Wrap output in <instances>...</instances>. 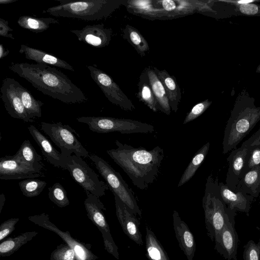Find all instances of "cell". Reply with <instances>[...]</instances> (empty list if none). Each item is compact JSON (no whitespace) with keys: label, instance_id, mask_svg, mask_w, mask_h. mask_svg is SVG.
Segmentation results:
<instances>
[{"label":"cell","instance_id":"ee69618b","mask_svg":"<svg viewBox=\"0 0 260 260\" xmlns=\"http://www.w3.org/2000/svg\"><path fill=\"white\" fill-rule=\"evenodd\" d=\"M10 53L8 49H6L2 44H0V59H3L6 57Z\"/></svg>","mask_w":260,"mask_h":260},{"label":"cell","instance_id":"836d02e7","mask_svg":"<svg viewBox=\"0 0 260 260\" xmlns=\"http://www.w3.org/2000/svg\"><path fill=\"white\" fill-rule=\"evenodd\" d=\"M48 197L59 207H65L70 204L66 190L58 182L54 183L49 188Z\"/></svg>","mask_w":260,"mask_h":260},{"label":"cell","instance_id":"7a4b0ae2","mask_svg":"<svg viewBox=\"0 0 260 260\" xmlns=\"http://www.w3.org/2000/svg\"><path fill=\"white\" fill-rule=\"evenodd\" d=\"M117 148L107 154L128 175L133 184L142 190L147 189L157 178L164 158L162 148L157 146L148 150L139 147L115 141Z\"/></svg>","mask_w":260,"mask_h":260},{"label":"cell","instance_id":"ffe728a7","mask_svg":"<svg viewBox=\"0 0 260 260\" xmlns=\"http://www.w3.org/2000/svg\"><path fill=\"white\" fill-rule=\"evenodd\" d=\"M173 224L180 249L188 260H193L196 249L194 236L187 224L175 210L173 213Z\"/></svg>","mask_w":260,"mask_h":260},{"label":"cell","instance_id":"7c38bea8","mask_svg":"<svg viewBox=\"0 0 260 260\" xmlns=\"http://www.w3.org/2000/svg\"><path fill=\"white\" fill-rule=\"evenodd\" d=\"M28 220L36 225L53 232L59 236L63 241L74 251L76 260H96L98 256L93 254L90 248L85 244L73 238L69 231H62L49 218V215L45 213L30 216Z\"/></svg>","mask_w":260,"mask_h":260},{"label":"cell","instance_id":"7bdbcfd3","mask_svg":"<svg viewBox=\"0 0 260 260\" xmlns=\"http://www.w3.org/2000/svg\"><path fill=\"white\" fill-rule=\"evenodd\" d=\"M164 9L167 11H172L176 9V4L171 0L160 1Z\"/></svg>","mask_w":260,"mask_h":260},{"label":"cell","instance_id":"74e56055","mask_svg":"<svg viewBox=\"0 0 260 260\" xmlns=\"http://www.w3.org/2000/svg\"><path fill=\"white\" fill-rule=\"evenodd\" d=\"M211 104V102L206 100L194 105L187 114L183 124H186L198 118L205 111Z\"/></svg>","mask_w":260,"mask_h":260},{"label":"cell","instance_id":"d6a6232c","mask_svg":"<svg viewBox=\"0 0 260 260\" xmlns=\"http://www.w3.org/2000/svg\"><path fill=\"white\" fill-rule=\"evenodd\" d=\"M18 185L24 196L32 198L39 195L46 186L47 183L45 181L29 178L20 181Z\"/></svg>","mask_w":260,"mask_h":260},{"label":"cell","instance_id":"9c48e42d","mask_svg":"<svg viewBox=\"0 0 260 260\" xmlns=\"http://www.w3.org/2000/svg\"><path fill=\"white\" fill-rule=\"evenodd\" d=\"M67 170L85 191L99 198L104 196L109 189L107 183L99 179L98 175L87 164L75 154L69 157Z\"/></svg>","mask_w":260,"mask_h":260},{"label":"cell","instance_id":"bcb514c9","mask_svg":"<svg viewBox=\"0 0 260 260\" xmlns=\"http://www.w3.org/2000/svg\"><path fill=\"white\" fill-rule=\"evenodd\" d=\"M5 202V196L4 193H1L0 195V213L2 212L3 207Z\"/></svg>","mask_w":260,"mask_h":260},{"label":"cell","instance_id":"d4e9b609","mask_svg":"<svg viewBox=\"0 0 260 260\" xmlns=\"http://www.w3.org/2000/svg\"><path fill=\"white\" fill-rule=\"evenodd\" d=\"M16 89L27 114L32 119L42 116V107L44 103L36 99L27 89L14 80Z\"/></svg>","mask_w":260,"mask_h":260},{"label":"cell","instance_id":"484cf974","mask_svg":"<svg viewBox=\"0 0 260 260\" xmlns=\"http://www.w3.org/2000/svg\"><path fill=\"white\" fill-rule=\"evenodd\" d=\"M17 23L24 29L35 33H40L48 29L51 24H58L59 21L52 17L23 15L19 17Z\"/></svg>","mask_w":260,"mask_h":260},{"label":"cell","instance_id":"8d00e7d4","mask_svg":"<svg viewBox=\"0 0 260 260\" xmlns=\"http://www.w3.org/2000/svg\"><path fill=\"white\" fill-rule=\"evenodd\" d=\"M243 260H260V238L256 243L249 240L244 246Z\"/></svg>","mask_w":260,"mask_h":260},{"label":"cell","instance_id":"d6986e66","mask_svg":"<svg viewBox=\"0 0 260 260\" xmlns=\"http://www.w3.org/2000/svg\"><path fill=\"white\" fill-rule=\"evenodd\" d=\"M257 136L255 133L248 140L244 142L239 148L234 150L230 154L228 160L229 162V169L226 182L232 179V185L236 186L238 183V179L244 167L247 156L251 152L253 147L250 144Z\"/></svg>","mask_w":260,"mask_h":260},{"label":"cell","instance_id":"44dd1931","mask_svg":"<svg viewBox=\"0 0 260 260\" xmlns=\"http://www.w3.org/2000/svg\"><path fill=\"white\" fill-rule=\"evenodd\" d=\"M19 52L24 54L25 58L35 61L37 63L53 66L71 71H75L73 67L66 61L40 49L21 44Z\"/></svg>","mask_w":260,"mask_h":260},{"label":"cell","instance_id":"6da1fadb","mask_svg":"<svg viewBox=\"0 0 260 260\" xmlns=\"http://www.w3.org/2000/svg\"><path fill=\"white\" fill-rule=\"evenodd\" d=\"M9 69L44 94L67 104L85 103L86 94L60 70L43 64L12 62Z\"/></svg>","mask_w":260,"mask_h":260},{"label":"cell","instance_id":"5bb4252c","mask_svg":"<svg viewBox=\"0 0 260 260\" xmlns=\"http://www.w3.org/2000/svg\"><path fill=\"white\" fill-rule=\"evenodd\" d=\"M43 168L29 166L16 158L7 155L0 158V179L14 180L29 179L42 176Z\"/></svg>","mask_w":260,"mask_h":260},{"label":"cell","instance_id":"2e32d148","mask_svg":"<svg viewBox=\"0 0 260 260\" xmlns=\"http://www.w3.org/2000/svg\"><path fill=\"white\" fill-rule=\"evenodd\" d=\"M116 214L124 234L139 245L143 244L142 234L139 230L140 222L115 194H114Z\"/></svg>","mask_w":260,"mask_h":260},{"label":"cell","instance_id":"7402d4cb","mask_svg":"<svg viewBox=\"0 0 260 260\" xmlns=\"http://www.w3.org/2000/svg\"><path fill=\"white\" fill-rule=\"evenodd\" d=\"M220 194L224 203L231 210L245 212L247 215L252 202L251 199L244 195L242 192L235 193L226 186L220 183Z\"/></svg>","mask_w":260,"mask_h":260},{"label":"cell","instance_id":"8fae6325","mask_svg":"<svg viewBox=\"0 0 260 260\" xmlns=\"http://www.w3.org/2000/svg\"><path fill=\"white\" fill-rule=\"evenodd\" d=\"M86 67L92 80L111 103L126 111H132L135 109L132 101L123 92L111 76L95 66Z\"/></svg>","mask_w":260,"mask_h":260},{"label":"cell","instance_id":"c3c4849f","mask_svg":"<svg viewBox=\"0 0 260 260\" xmlns=\"http://www.w3.org/2000/svg\"><path fill=\"white\" fill-rule=\"evenodd\" d=\"M253 1H246V0H242L238 2V3L240 4H249L250 3L252 2Z\"/></svg>","mask_w":260,"mask_h":260},{"label":"cell","instance_id":"83f0119b","mask_svg":"<svg viewBox=\"0 0 260 260\" xmlns=\"http://www.w3.org/2000/svg\"><path fill=\"white\" fill-rule=\"evenodd\" d=\"M146 231L145 247L147 258L149 260H170L151 229L146 226Z\"/></svg>","mask_w":260,"mask_h":260},{"label":"cell","instance_id":"f35d334b","mask_svg":"<svg viewBox=\"0 0 260 260\" xmlns=\"http://www.w3.org/2000/svg\"><path fill=\"white\" fill-rule=\"evenodd\" d=\"M19 220V218L9 219L0 225V241L10 235L15 230V225Z\"/></svg>","mask_w":260,"mask_h":260},{"label":"cell","instance_id":"8992f818","mask_svg":"<svg viewBox=\"0 0 260 260\" xmlns=\"http://www.w3.org/2000/svg\"><path fill=\"white\" fill-rule=\"evenodd\" d=\"M89 158L105 179L113 194L117 196L134 214L141 216L142 212L134 192L120 173L116 171L105 160L96 155H89Z\"/></svg>","mask_w":260,"mask_h":260},{"label":"cell","instance_id":"e575fe53","mask_svg":"<svg viewBox=\"0 0 260 260\" xmlns=\"http://www.w3.org/2000/svg\"><path fill=\"white\" fill-rule=\"evenodd\" d=\"M243 181L245 185L256 193L260 187V165L251 168L244 175Z\"/></svg>","mask_w":260,"mask_h":260},{"label":"cell","instance_id":"f546056e","mask_svg":"<svg viewBox=\"0 0 260 260\" xmlns=\"http://www.w3.org/2000/svg\"><path fill=\"white\" fill-rule=\"evenodd\" d=\"M20 161L33 167L43 168L42 156L39 154L28 140H24L14 155Z\"/></svg>","mask_w":260,"mask_h":260},{"label":"cell","instance_id":"7dc6e473","mask_svg":"<svg viewBox=\"0 0 260 260\" xmlns=\"http://www.w3.org/2000/svg\"><path fill=\"white\" fill-rule=\"evenodd\" d=\"M17 0H0L1 4H10L16 2Z\"/></svg>","mask_w":260,"mask_h":260},{"label":"cell","instance_id":"ac0fdd59","mask_svg":"<svg viewBox=\"0 0 260 260\" xmlns=\"http://www.w3.org/2000/svg\"><path fill=\"white\" fill-rule=\"evenodd\" d=\"M28 129L47 160L54 167L67 170L69 157H64L56 150L50 141L34 125H29Z\"/></svg>","mask_w":260,"mask_h":260},{"label":"cell","instance_id":"4fadbf2b","mask_svg":"<svg viewBox=\"0 0 260 260\" xmlns=\"http://www.w3.org/2000/svg\"><path fill=\"white\" fill-rule=\"evenodd\" d=\"M235 215L236 212H234L230 217L214 240L215 249L227 260H237L239 240L235 229Z\"/></svg>","mask_w":260,"mask_h":260},{"label":"cell","instance_id":"4316f807","mask_svg":"<svg viewBox=\"0 0 260 260\" xmlns=\"http://www.w3.org/2000/svg\"><path fill=\"white\" fill-rule=\"evenodd\" d=\"M38 234L36 231L26 232L13 238H8L0 244V255L9 256L22 245L31 240Z\"/></svg>","mask_w":260,"mask_h":260},{"label":"cell","instance_id":"3957f363","mask_svg":"<svg viewBox=\"0 0 260 260\" xmlns=\"http://www.w3.org/2000/svg\"><path fill=\"white\" fill-rule=\"evenodd\" d=\"M59 4L43 11L57 17L99 21L109 17L119 6V2L110 0H55Z\"/></svg>","mask_w":260,"mask_h":260},{"label":"cell","instance_id":"603a6c76","mask_svg":"<svg viewBox=\"0 0 260 260\" xmlns=\"http://www.w3.org/2000/svg\"><path fill=\"white\" fill-rule=\"evenodd\" d=\"M153 69L162 82L166 90L171 109L176 112L181 98V89L173 76H171L165 70Z\"/></svg>","mask_w":260,"mask_h":260},{"label":"cell","instance_id":"f6af8a7d","mask_svg":"<svg viewBox=\"0 0 260 260\" xmlns=\"http://www.w3.org/2000/svg\"><path fill=\"white\" fill-rule=\"evenodd\" d=\"M257 136L253 142L250 144L252 147L260 145V128L257 131Z\"/></svg>","mask_w":260,"mask_h":260},{"label":"cell","instance_id":"30bf717a","mask_svg":"<svg viewBox=\"0 0 260 260\" xmlns=\"http://www.w3.org/2000/svg\"><path fill=\"white\" fill-rule=\"evenodd\" d=\"M87 198L84 202L87 215L102 233L106 250L117 259H119L118 247L110 233L108 223L103 210L106 208L99 198L86 191Z\"/></svg>","mask_w":260,"mask_h":260},{"label":"cell","instance_id":"cb8c5ba5","mask_svg":"<svg viewBox=\"0 0 260 260\" xmlns=\"http://www.w3.org/2000/svg\"><path fill=\"white\" fill-rule=\"evenodd\" d=\"M148 80L154 97L158 103L160 111L169 115L171 107L165 87L156 75L153 68H148L145 70Z\"/></svg>","mask_w":260,"mask_h":260},{"label":"cell","instance_id":"ba28073f","mask_svg":"<svg viewBox=\"0 0 260 260\" xmlns=\"http://www.w3.org/2000/svg\"><path fill=\"white\" fill-rule=\"evenodd\" d=\"M41 129L60 149L63 156L69 157L72 153L79 157H89V152L77 138L76 132L70 126L61 122H41Z\"/></svg>","mask_w":260,"mask_h":260},{"label":"cell","instance_id":"52a82bcc","mask_svg":"<svg viewBox=\"0 0 260 260\" xmlns=\"http://www.w3.org/2000/svg\"><path fill=\"white\" fill-rule=\"evenodd\" d=\"M76 120L87 124L91 131L98 133L147 134L155 131L152 125L133 119L107 116H81Z\"/></svg>","mask_w":260,"mask_h":260},{"label":"cell","instance_id":"1f68e13d","mask_svg":"<svg viewBox=\"0 0 260 260\" xmlns=\"http://www.w3.org/2000/svg\"><path fill=\"white\" fill-rule=\"evenodd\" d=\"M124 32V37L135 48L137 52L142 56L149 51L148 44L141 34L134 27L126 25Z\"/></svg>","mask_w":260,"mask_h":260},{"label":"cell","instance_id":"5b68a950","mask_svg":"<svg viewBox=\"0 0 260 260\" xmlns=\"http://www.w3.org/2000/svg\"><path fill=\"white\" fill-rule=\"evenodd\" d=\"M260 120V108H246L233 114L224 132L222 149L225 154L235 149Z\"/></svg>","mask_w":260,"mask_h":260},{"label":"cell","instance_id":"9a60e30c","mask_svg":"<svg viewBox=\"0 0 260 260\" xmlns=\"http://www.w3.org/2000/svg\"><path fill=\"white\" fill-rule=\"evenodd\" d=\"M15 79L7 77L4 79L1 88V97L8 113L13 118L25 122H32L22 103L16 89Z\"/></svg>","mask_w":260,"mask_h":260},{"label":"cell","instance_id":"277c9868","mask_svg":"<svg viewBox=\"0 0 260 260\" xmlns=\"http://www.w3.org/2000/svg\"><path fill=\"white\" fill-rule=\"evenodd\" d=\"M202 205L205 214V221L207 234L214 241L226 221L236 211L229 208L223 201L220 194L219 186L211 176L207 180Z\"/></svg>","mask_w":260,"mask_h":260},{"label":"cell","instance_id":"e0dca14e","mask_svg":"<svg viewBox=\"0 0 260 260\" xmlns=\"http://www.w3.org/2000/svg\"><path fill=\"white\" fill-rule=\"evenodd\" d=\"M78 39L89 45L103 48L108 46L111 39L112 30L105 27L104 24L87 25L81 29L70 30Z\"/></svg>","mask_w":260,"mask_h":260},{"label":"cell","instance_id":"ab89813d","mask_svg":"<svg viewBox=\"0 0 260 260\" xmlns=\"http://www.w3.org/2000/svg\"><path fill=\"white\" fill-rule=\"evenodd\" d=\"M248 162V168H251L260 164V147L255 148L250 153Z\"/></svg>","mask_w":260,"mask_h":260},{"label":"cell","instance_id":"60d3db41","mask_svg":"<svg viewBox=\"0 0 260 260\" xmlns=\"http://www.w3.org/2000/svg\"><path fill=\"white\" fill-rule=\"evenodd\" d=\"M13 31L9 25L8 21L0 18V36L3 37L14 39L13 35L10 33Z\"/></svg>","mask_w":260,"mask_h":260},{"label":"cell","instance_id":"4dcf8cb0","mask_svg":"<svg viewBox=\"0 0 260 260\" xmlns=\"http://www.w3.org/2000/svg\"><path fill=\"white\" fill-rule=\"evenodd\" d=\"M147 78V74L145 71L140 78L138 84V97L140 101L144 103L151 110L156 112L160 111L159 107L152 91L149 80L146 81Z\"/></svg>","mask_w":260,"mask_h":260},{"label":"cell","instance_id":"d590c367","mask_svg":"<svg viewBox=\"0 0 260 260\" xmlns=\"http://www.w3.org/2000/svg\"><path fill=\"white\" fill-rule=\"evenodd\" d=\"M50 260H76L74 250L67 243L58 245L51 253Z\"/></svg>","mask_w":260,"mask_h":260},{"label":"cell","instance_id":"f1b7e54d","mask_svg":"<svg viewBox=\"0 0 260 260\" xmlns=\"http://www.w3.org/2000/svg\"><path fill=\"white\" fill-rule=\"evenodd\" d=\"M209 147L210 143L207 142L196 153L181 176L178 187L182 186L193 177L205 158Z\"/></svg>","mask_w":260,"mask_h":260},{"label":"cell","instance_id":"b9f144b4","mask_svg":"<svg viewBox=\"0 0 260 260\" xmlns=\"http://www.w3.org/2000/svg\"><path fill=\"white\" fill-rule=\"evenodd\" d=\"M240 11L247 15H253L258 12V7L256 5L252 4L241 5Z\"/></svg>","mask_w":260,"mask_h":260}]
</instances>
